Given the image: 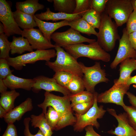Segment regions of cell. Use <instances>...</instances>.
Masks as SVG:
<instances>
[{
  "label": "cell",
  "mask_w": 136,
  "mask_h": 136,
  "mask_svg": "<svg viewBox=\"0 0 136 136\" xmlns=\"http://www.w3.org/2000/svg\"><path fill=\"white\" fill-rule=\"evenodd\" d=\"M43 102L37 105L44 114L49 106L53 108L58 113L60 118L55 130L58 131L67 126L74 124L76 118L74 116L69 95L60 96L46 91Z\"/></svg>",
  "instance_id": "1"
},
{
  "label": "cell",
  "mask_w": 136,
  "mask_h": 136,
  "mask_svg": "<svg viewBox=\"0 0 136 136\" xmlns=\"http://www.w3.org/2000/svg\"><path fill=\"white\" fill-rule=\"evenodd\" d=\"M101 20L99 31L96 36L97 42L106 52L112 51L117 40L120 39L118 26L113 22L105 11L101 14Z\"/></svg>",
  "instance_id": "2"
},
{
  "label": "cell",
  "mask_w": 136,
  "mask_h": 136,
  "mask_svg": "<svg viewBox=\"0 0 136 136\" xmlns=\"http://www.w3.org/2000/svg\"><path fill=\"white\" fill-rule=\"evenodd\" d=\"M66 51L76 59L85 57L94 60L108 62L111 55L100 45L97 41L88 45L83 43L68 45L63 47Z\"/></svg>",
  "instance_id": "3"
},
{
  "label": "cell",
  "mask_w": 136,
  "mask_h": 136,
  "mask_svg": "<svg viewBox=\"0 0 136 136\" xmlns=\"http://www.w3.org/2000/svg\"><path fill=\"white\" fill-rule=\"evenodd\" d=\"M55 46L56 57L53 62L46 61L45 64L55 73L63 71L69 73L73 76L83 77V75L79 62L61 47Z\"/></svg>",
  "instance_id": "4"
},
{
  "label": "cell",
  "mask_w": 136,
  "mask_h": 136,
  "mask_svg": "<svg viewBox=\"0 0 136 136\" xmlns=\"http://www.w3.org/2000/svg\"><path fill=\"white\" fill-rule=\"evenodd\" d=\"M94 102L92 107L85 114L81 115L75 113L76 121L74 124L73 129L76 132H81L86 126L92 125L98 129L100 124L97 119L102 118L107 110L104 109L103 105L98 106L97 97L98 93L95 92Z\"/></svg>",
  "instance_id": "5"
},
{
  "label": "cell",
  "mask_w": 136,
  "mask_h": 136,
  "mask_svg": "<svg viewBox=\"0 0 136 136\" xmlns=\"http://www.w3.org/2000/svg\"><path fill=\"white\" fill-rule=\"evenodd\" d=\"M56 56V51L54 49L36 50L15 57H10L6 59L10 66L16 70H20L27 64H34L40 60L50 61Z\"/></svg>",
  "instance_id": "6"
},
{
  "label": "cell",
  "mask_w": 136,
  "mask_h": 136,
  "mask_svg": "<svg viewBox=\"0 0 136 136\" xmlns=\"http://www.w3.org/2000/svg\"><path fill=\"white\" fill-rule=\"evenodd\" d=\"M133 11L131 0H108L105 11L118 27L126 23Z\"/></svg>",
  "instance_id": "7"
},
{
  "label": "cell",
  "mask_w": 136,
  "mask_h": 136,
  "mask_svg": "<svg viewBox=\"0 0 136 136\" xmlns=\"http://www.w3.org/2000/svg\"><path fill=\"white\" fill-rule=\"evenodd\" d=\"M79 62L83 75L82 79L86 90L94 93L97 84L109 82L105 71L101 68L100 62H96L94 65L90 67L86 66L82 63Z\"/></svg>",
  "instance_id": "8"
},
{
  "label": "cell",
  "mask_w": 136,
  "mask_h": 136,
  "mask_svg": "<svg viewBox=\"0 0 136 136\" xmlns=\"http://www.w3.org/2000/svg\"><path fill=\"white\" fill-rule=\"evenodd\" d=\"M51 39L55 42V45L61 47L86 42L90 43L96 41L82 36L79 32L70 28L65 31L53 33Z\"/></svg>",
  "instance_id": "9"
},
{
  "label": "cell",
  "mask_w": 136,
  "mask_h": 136,
  "mask_svg": "<svg viewBox=\"0 0 136 136\" xmlns=\"http://www.w3.org/2000/svg\"><path fill=\"white\" fill-rule=\"evenodd\" d=\"M130 86L126 84H115L109 90L98 94L97 102L112 103L122 107L125 105L123 97L128 92Z\"/></svg>",
  "instance_id": "10"
},
{
  "label": "cell",
  "mask_w": 136,
  "mask_h": 136,
  "mask_svg": "<svg viewBox=\"0 0 136 136\" xmlns=\"http://www.w3.org/2000/svg\"><path fill=\"white\" fill-rule=\"evenodd\" d=\"M10 6L6 0H0V21L3 25L4 33L8 37L21 35L22 30L14 18Z\"/></svg>",
  "instance_id": "11"
},
{
  "label": "cell",
  "mask_w": 136,
  "mask_h": 136,
  "mask_svg": "<svg viewBox=\"0 0 136 136\" xmlns=\"http://www.w3.org/2000/svg\"><path fill=\"white\" fill-rule=\"evenodd\" d=\"M122 33V36L119 40V46L116 55L110 65L112 69H115L119 64L127 58L136 59V51L131 44L125 28L123 29Z\"/></svg>",
  "instance_id": "12"
},
{
  "label": "cell",
  "mask_w": 136,
  "mask_h": 136,
  "mask_svg": "<svg viewBox=\"0 0 136 136\" xmlns=\"http://www.w3.org/2000/svg\"><path fill=\"white\" fill-rule=\"evenodd\" d=\"M33 79L35 83L31 90L34 93H37L41 90H43L49 92L52 91L60 92L64 95H69L71 94L67 88L58 84L53 78L40 75Z\"/></svg>",
  "instance_id": "13"
},
{
  "label": "cell",
  "mask_w": 136,
  "mask_h": 136,
  "mask_svg": "<svg viewBox=\"0 0 136 136\" xmlns=\"http://www.w3.org/2000/svg\"><path fill=\"white\" fill-rule=\"evenodd\" d=\"M21 35L27 39L33 49L46 50L55 47L44 37L39 29L33 28L23 30Z\"/></svg>",
  "instance_id": "14"
},
{
  "label": "cell",
  "mask_w": 136,
  "mask_h": 136,
  "mask_svg": "<svg viewBox=\"0 0 136 136\" xmlns=\"http://www.w3.org/2000/svg\"><path fill=\"white\" fill-rule=\"evenodd\" d=\"M107 110L118 122V126L115 130L108 131V133L116 136H136V130L129 123L125 112L117 114L114 109L109 108Z\"/></svg>",
  "instance_id": "15"
},
{
  "label": "cell",
  "mask_w": 136,
  "mask_h": 136,
  "mask_svg": "<svg viewBox=\"0 0 136 136\" xmlns=\"http://www.w3.org/2000/svg\"><path fill=\"white\" fill-rule=\"evenodd\" d=\"M33 108L32 99L28 97L8 113L4 118V121L7 124L14 123L16 121L20 120L26 113L31 111Z\"/></svg>",
  "instance_id": "16"
},
{
  "label": "cell",
  "mask_w": 136,
  "mask_h": 136,
  "mask_svg": "<svg viewBox=\"0 0 136 136\" xmlns=\"http://www.w3.org/2000/svg\"><path fill=\"white\" fill-rule=\"evenodd\" d=\"M3 80L7 88L11 90L22 89L27 91H30L32 89L35 83L33 79L20 78L12 74Z\"/></svg>",
  "instance_id": "17"
},
{
  "label": "cell",
  "mask_w": 136,
  "mask_h": 136,
  "mask_svg": "<svg viewBox=\"0 0 136 136\" xmlns=\"http://www.w3.org/2000/svg\"><path fill=\"white\" fill-rule=\"evenodd\" d=\"M82 13L67 14L62 13H54L52 12L50 9L46 8V11L44 12L35 15V16L38 19L42 20H52L56 21L59 20H66L69 22L76 19L81 17Z\"/></svg>",
  "instance_id": "18"
},
{
  "label": "cell",
  "mask_w": 136,
  "mask_h": 136,
  "mask_svg": "<svg viewBox=\"0 0 136 136\" xmlns=\"http://www.w3.org/2000/svg\"><path fill=\"white\" fill-rule=\"evenodd\" d=\"M119 65V76L118 79L114 81V84L118 85L126 84L130 78L131 74L136 70V59L127 58L122 61Z\"/></svg>",
  "instance_id": "19"
},
{
  "label": "cell",
  "mask_w": 136,
  "mask_h": 136,
  "mask_svg": "<svg viewBox=\"0 0 136 136\" xmlns=\"http://www.w3.org/2000/svg\"><path fill=\"white\" fill-rule=\"evenodd\" d=\"M33 18L37 24V26L44 37L50 42H51V35L54 32L62 27L68 25L69 22L66 20H63L54 23L46 22L38 19L35 15L33 16Z\"/></svg>",
  "instance_id": "20"
},
{
  "label": "cell",
  "mask_w": 136,
  "mask_h": 136,
  "mask_svg": "<svg viewBox=\"0 0 136 136\" xmlns=\"http://www.w3.org/2000/svg\"><path fill=\"white\" fill-rule=\"evenodd\" d=\"M10 53L12 55L16 53L21 54L26 51H33V49L27 39L22 36H13L12 41L10 42Z\"/></svg>",
  "instance_id": "21"
},
{
  "label": "cell",
  "mask_w": 136,
  "mask_h": 136,
  "mask_svg": "<svg viewBox=\"0 0 136 136\" xmlns=\"http://www.w3.org/2000/svg\"><path fill=\"white\" fill-rule=\"evenodd\" d=\"M14 20L19 27L23 30L33 28L37 26L33 16L23 13L16 10L13 12Z\"/></svg>",
  "instance_id": "22"
},
{
  "label": "cell",
  "mask_w": 136,
  "mask_h": 136,
  "mask_svg": "<svg viewBox=\"0 0 136 136\" xmlns=\"http://www.w3.org/2000/svg\"><path fill=\"white\" fill-rule=\"evenodd\" d=\"M15 6L16 10L32 16L35 15L37 11L43 10L44 8V5L40 4L38 0H27L17 2Z\"/></svg>",
  "instance_id": "23"
},
{
  "label": "cell",
  "mask_w": 136,
  "mask_h": 136,
  "mask_svg": "<svg viewBox=\"0 0 136 136\" xmlns=\"http://www.w3.org/2000/svg\"><path fill=\"white\" fill-rule=\"evenodd\" d=\"M31 126L35 128L38 127L45 136H52L53 131L48 123L43 113L38 115H30Z\"/></svg>",
  "instance_id": "24"
},
{
  "label": "cell",
  "mask_w": 136,
  "mask_h": 136,
  "mask_svg": "<svg viewBox=\"0 0 136 136\" xmlns=\"http://www.w3.org/2000/svg\"><path fill=\"white\" fill-rule=\"evenodd\" d=\"M68 26L71 28L83 33L90 36L92 34L97 36L98 32L82 17L69 22Z\"/></svg>",
  "instance_id": "25"
},
{
  "label": "cell",
  "mask_w": 136,
  "mask_h": 136,
  "mask_svg": "<svg viewBox=\"0 0 136 136\" xmlns=\"http://www.w3.org/2000/svg\"><path fill=\"white\" fill-rule=\"evenodd\" d=\"M20 95L19 93L15 90L7 91L1 94L0 105L8 113L14 108L15 101Z\"/></svg>",
  "instance_id": "26"
},
{
  "label": "cell",
  "mask_w": 136,
  "mask_h": 136,
  "mask_svg": "<svg viewBox=\"0 0 136 136\" xmlns=\"http://www.w3.org/2000/svg\"><path fill=\"white\" fill-rule=\"evenodd\" d=\"M53 1L55 11L67 14H73L76 5L75 0H53Z\"/></svg>",
  "instance_id": "27"
},
{
  "label": "cell",
  "mask_w": 136,
  "mask_h": 136,
  "mask_svg": "<svg viewBox=\"0 0 136 136\" xmlns=\"http://www.w3.org/2000/svg\"><path fill=\"white\" fill-rule=\"evenodd\" d=\"M69 97L72 108L77 104L89 102L94 99V93L87 90L84 91L76 94H71Z\"/></svg>",
  "instance_id": "28"
},
{
  "label": "cell",
  "mask_w": 136,
  "mask_h": 136,
  "mask_svg": "<svg viewBox=\"0 0 136 136\" xmlns=\"http://www.w3.org/2000/svg\"><path fill=\"white\" fill-rule=\"evenodd\" d=\"M82 16L94 28L98 29L101 22V14L91 8L82 14Z\"/></svg>",
  "instance_id": "29"
},
{
  "label": "cell",
  "mask_w": 136,
  "mask_h": 136,
  "mask_svg": "<svg viewBox=\"0 0 136 136\" xmlns=\"http://www.w3.org/2000/svg\"><path fill=\"white\" fill-rule=\"evenodd\" d=\"M67 89L73 94L84 91L85 88L82 77L73 76Z\"/></svg>",
  "instance_id": "30"
},
{
  "label": "cell",
  "mask_w": 136,
  "mask_h": 136,
  "mask_svg": "<svg viewBox=\"0 0 136 136\" xmlns=\"http://www.w3.org/2000/svg\"><path fill=\"white\" fill-rule=\"evenodd\" d=\"M46 113L45 118L52 131L55 130L59 122L60 116L58 113L52 107L49 106Z\"/></svg>",
  "instance_id": "31"
},
{
  "label": "cell",
  "mask_w": 136,
  "mask_h": 136,
  "mask_svg": "<svg viewBox=\"0 0 136 136\" xmlns=\"http://www.w3.org/2000/svg\"><path fill=\"white\" fill-rule=\"evenodd\" d=\"M8 37L5 33L0 34V58L6 59L10 57V42Z\"/></svg>",
  "instance_id": "32"
},
{
  "label": "cell",
  "mask_w": 136,
  "mask_h": 136,
  "mask_svg": "<svg viewBox=\"0 0 136 136\" xmlns=\"http://www.w3.org/2000/svg\"><path fill=\"white\" fill-rule=\"evenodd\" d=\"M73 76L69 73L60 71L55 72L53 78L59 85L67 88Z\"/></svg>",
  "instance_id": "33"
},
{
  "label": "cell",
  "mask_w": 136,
  "mask_h": 136,
  "mask_svg": "<svg viewBox=\"0 0 136 136\" xmlns=\"http://www.w3.org/2000/svg\"><path fill=\"white\" fill-rule=\"evenodd\" d=\"M122 107L126 113L129 123L136 130V109L132 106L125 105Z\"/></svg>",
  "instance_id": "34"
},
{
  "label": "cell",
  "mask_w": 136,
  "mask_h": 136,
  "mask_svg": "<svg viewBox=\"0 0 136 136\" xmlns=\"http://www.w3.org/2000/svg\"><path fill=\"white\" fill-rule=\"evenodd\" d=\"M10 66L6 59L0 58V79L3 80L12 74L13 70H11Z\"/></svg>",
  "instance_id": "35"
},
{
  "label": "cell",
  "mask_w": 136,
  "mask_h": 136,
  "mask_svg": "<svg viewBox=\"0 0 136 136\" xmlns=\"http://www.w3.org/2000/svg\"><path fill=\"white\" fill-rule=\"evenodd\" d=\"M75 1L76 5L73 14L82 13L83 14L91 8L90 0Z\"/></svg>",
  "instance_id": "36"
},
{
  "label": "cell",
  "mask_w": 136,
  "mask_h": 136,
  "mask_svg": "<svg viewBox=\"0 0 136 136\" xmlns=\"http://www.w3.org/2000/svg\"><path fill=\"white\" fill-rule=\"evenodd\" d=\"M94 102V100L89 102L79 104L73 106L72 108L76 113L82 115L87 112L92 107Z\"/></svg>",
  "instance_id": "37"
},
{
  "label": "cell",
  "mask_w": 136,
  "mask_h": 136,
  "mask_svg": "<svg viewBox=\"0 0 136 136\" xmlns=\"http://www.w3.org/2000/svg\"><path fill=\"white\" fill-rule=\"evenodd\" d=\"M108 0H90V8L101 14L105 11Z\"/></svg>",
  "instance_id": "38"
},
{
  "label": "cell",
  "mask_w": 136,
  "mask_h": 136,
  "mask_svg": "<svg viewBox=\"0 0 136 136\" xmlns=\"http://www.w3.org/2000/svg\"><path fill=\"white\" fill-rule=\"evenodd\" d=\"M125 28L128 34L136 31V11L133 10L126 22Z\"/></svg>",
  "instance_id": "39"
},
{
  "label": "cell",
  "mask_w": 136,
  "mask_h": 136,
  "mask_svg": "<svg viewBox=\"0 0 136 136\" xmlns=\"http://www.w3.org/2000/svg\"><path fill=\"white\" fill-rule=\"evenodd\" d=\"M30 117L25 118L23 120V124L24 129L23 133L24 136H45L41 130L39 129L37 133L35 134H32L30 132L29 128V124L30 121Z\"/></svg>",
  "instance_id": "40"
},
{
  "label": "cell",
  "mask_w": 136,
  "mask_h": 136,
  "mask_svg": "<svg viewBox=\"0 0 136 136\" xmlns=\"http://www.w3.org/2000/svg\"><path fill=\"white\" fill-rule=\"evenodd\" d=\"M7 124L6 130L2 136H18L16 128L14 123Z\"/></svg>",
  "instance_id": "41"
},
{
  "label": "cell",
  "mask_w": 136,
  "mask_h": 136,
  "mask_svg": "<svg viewBox=\"0 0 136 136\" xmlns=\"http://www.w3.org/2000/svg\"><path fill=\"white\" fill-rule=\"evenodd\" d=\"M93 127L89 125L85 128L86 131L85 136H103L97 133L94 130Z\"/></svg>",
  "instance_id": "42"
},
{
  "label": "cell",
  "mask_w": 136,
  "mask_h": 136,
  "mask_svg": "<svg viewBox=\"0 0 136 136\" xmlns=\"http://www.w3.org/2000/svg\"><path fill=\"white\" fill-rule=\"evenodd\" d=\"M128 37L132 46L136 51V31L129 34Z\"/></svg>",
  "instance_id": "43"
},
{
  "label": "cell",
  "mask_w": 136,
  "mask_h": 136,
  "mask_svg": "<svg viewBox=\"0 0 136 136\" xmlns=\"http://www.w3.org/2000/svg\"><path fill=\"white\" fill-rule=\"evenodd\" d=\"M126 94L130 103L131 105V106L136 109V96L132 93L128 91Z\"/></svg>",
  "instance_id": "44"
},
{
  "label": "cell",
  "mask_w": 136,
  "mask_h": 136,
  "mask_svg": "<svg viewBox=\"0 0 136 136\" xmlns=\"http://www.w3.org/2000/svg\"><path fill=\"white\" fill-rule=\"evenodd\" d=\"M8 88L4 82L3 80L0 79V93L1 94L7 91Z\"/></svg>",
  "instance_id": "45"
},
{
  "label": "cell",
  "mask_w": 136,
  "mask_h": 136,
  "mask_svg": "<svg viewBox=\"0 0 136 136\" xmlns=\"http://www.w3.org/2000/svg\"><path fill=\"white\" fill-rule=\"evenodd\" d=\"M126 84L129 86L132 84H136V75L133 77L131 76L127 81Z\"/></svg>",
  "instance_id": "46"
},
{
  "label": "cell",
  "mask_w": 136,
  "mask_h": 136,
  "mask_svg": "<svg viewBox=\"0 0 136 136\" xmlns=\"http://www.w3.org/2000/svg\"><path fill=\"white\" fill-rule=\"evenodd\" d=\"M7 113L6 111L0 105V118H4Z\"/></svg>",
  "instance_id": "47"
},
{
  "label": "cell",
  "mask_w": 136,
  "mask_h": 136,
  "mask_svg": "<svg viewBox=\"0 0 136 136\" xmlns=\"http://www.w3.org/2000/svg\"><path fill=\"white\" fill-rule=\"evenodd\" d=\"M131 1L133 10L136 11V0H131Z\"/></svg>",
  "instance_id": "48"
},
{
  "label": "cell",
  "mask_w": 136,
  "mask_h": 136,
  "mask_svg": "<svg viewBox=\"0 0 136 136\" xmlns=\"http://www.w3.org/2000/svg\"><path fill=\"white\" fill-rule=\"evenodd\" d=\"M4 33V26L3 24L0 23V34Z\"/></svg>",
  "instance_id": "49"
},
{
  "label": "cell",
  "mask_w": 136,
  "mask_h": 136,
  "mask_svg": "<svg viewBox=\"0 0 136 136\" xmlns=\"http://www.w3.org/2000/svg\"><path fill=\"white\" fill-rule=\"evenodd\" d=\"M133 86L134 87L136 88V84H134L133 85Z\"/></svg>",
  "instance_id": "50"
}]
</instances>
